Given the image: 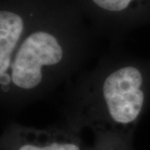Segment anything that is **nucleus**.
<instances>
[{
	"mask_svg": "<svg viewBox=\"0 0 150 150\" xmlns=\"http://www.w3.org/2000/svg\"><path fill=\"white\" fill-rule=\"evenodd\" d=\"M86 46L79 38L57 30H27L0 79L2 106L17 109L50 91L78 66Z\"/></svg>",
	"mask_w": 150,
	"mask_h": 150,
	"instance_id": "2",
	"label": "nucleus"
},
{
	"mask_svg": "<svg viewBox=\"0 0 150 150\" xmlns=\"http://www.w3.org/2000/svg\"><path fill=\"white\" fill-rule=\"evenodd\" d=\"M100 10L108 13H123L129 10L135 0H90Z\"/></svg>",
	"mask_w": 150,
	"mask_h": 150,
	"instance_id": "4",
	"label": "nucleus"
},
{
	"mask_svg": "<svg viewBox=\"0 0 150 150\" xmlns=\"http://www.w3.org/2000/svg\"><path fill=\"white\" fill-rule=\"evenodd\" d=\"M149 86V72L139 61L122 56L104 59L72 93L65 110L68 128L77 133L89 129L96 143L130 146Z\"/></svg>",
	"mask_w": 150,
	"mask_h": 150,
	"instance_id": "1",
	"label": "nucleus"
},
{
	"mask_svg": "<svg viewBox=\"0 0 150 150\" xmlns=\"http://www.w3.org/2000/svg\"><path fill=\"white\" fill-rule=\"evenodd\" d=\"M2 150H87L79 133L61 128L36 129L17 123L5 129Z\"/></svg>",
	"mask_w": 150,
	"mask_h": 150,
	"instance_id": "3",
	"label": "nucleus"
},
{
	"mask_svg": "<svg viewBox=\"0 0 150 150\" xmlns=\"http://www.w3.org/2000/svg\"><path fill=\"white\" fill-rule=\"evenodd\" d=\"M87 150H131V147L118 144L96 143L94 146L88 148Z\"/></svg>",
	"mask_w": 150,
	"mask_h": 150,
	"instance_id": "5",
	"label": "nucleus"
}]
</instances>
